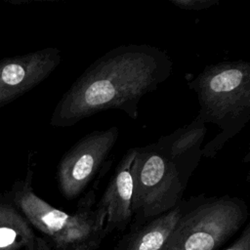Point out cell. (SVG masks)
I'll return each instance as SVG.
<instances>
[{
    "label": "cell",
    "instance_id": "7c38bea8",
    "mask_svg": "<svg viewBox=\"0 0 250 250\" xmlns=\"http://www.w3.org/2000/svg\"><path fill=\"white\" fill-rule=\"evenodd\" d=\"M176 7L188 11H201L219 3L218 0H170Z\"/></svg>",
    "mask_w": 250,
    "mask_h": 250
},
{
    "label": "cell",
    "instance_id": "30bf717a",
    "mask_svg": "<svg viewBox=\"0 0 250 250\" xmlns=\"http://www.w3.org/2000/svg\"><path fill=\"white\" fill-rule=\"evenodd\" d=\"M54 250L44 237L35 234L19 209L0 199V250Z\"/></svg>",
    "mask_w": 250,
    "mask_h": 250
},
{
    "label": "cell",
    "instance_id": "9c48e42d",
    "mask_svg": "<svg viewBox=\"0 0 250 250\" xmlns=\"http://www.w3.org/2000/svg\"><path fill=\"white\" fill-rule=\"evenodd\" d=\"M206 132V124L197 114L189 124L160 137L153 143L175 165L185 187H188V180L202 157V144Z\"/></svg>",
    "mask_w": 250,
    "mask_h": 250
},
{
    "label": "cell",
    "instance_id": "8fae6325",
    "mask_svg": "<svg viewBox=\"0 0 250 250\" xmlns=\"http://www.w3.org/2000/svg\"><path fill=\"white\" fill-rule=\"evenodd\" d=\"M194 196L182 200L172 210L140 226L125 238L120 250H160L181 216L191 205Z\"/></svg>",
    "mask_w": 250,
    "mask_h": 250
},
{
    "label": "cell",
    "instance_id": "5b68a950",
    "mask_svg": "<svg viewBox=\"0 0 250 250\" xmlns=\"http://www.w3.org/2000/svg\"><path fill=\"white\" fill-rule=\"evenodd\" d=\"M132 179L135 226L172 210L183 200L187 188L175 165L153 143L136 147Z\"/></svg>",
    "mask_w": 250,
    "mask_h": 250
},
{
    "label": "cell",
    "instance_id": "ba28073f",
    "mask_svg": "<svg viewBox=\"0 0 250 250\" xmlns=\"http://www.w3.org/2000/svg\"><path fill=\"white\" fill-rule=\"evenodd\" d=\"M135 152L136 147H131L123 155L95 207L104 220L105 234L124 229L133 219L132 164Z\"/></svg>",
    "mask_w": 250,
    "mask_h": 250
},
{
    "label": "cell",
    "instance_id": "3957f363",
    "mask_svg": "<svg viewBox=\"0 0 250 250\" xmlns=\"http://www.w3.org/2000/svg\"><path fill=\"white\" fill-rule=\"evenodd\" d=\"M33 172L15 182L10 191L13 204L28 223L45 235L54 250H98L104 232V220L94 208V190L83 196L73 214L55 208L32 188Z\"/></svg>",
    "mask_w": 250,
    "mask_h": 250
},
{
    "label": "cell",
    "instance_id": "6da1fadb",
    "mask_svg": "<svg viewBox=\"0 0 250 250\" xmlns=\"http://www.w3.org/2000/svg\"><path fill=\"white\" fill-rule=\"evenodd\" d=\"M172 72L170 57L155 46L115 47L93 62L70 85L55 106L50 124L69 127L110 109L136 119L143 97L156 90Z\"/></svg>",
    "mask_w": 250,
    "mask_h": 250
},
{
    "label": "cell",
    "instance_id": "277c9868",
    "mask_svg": "<svg viewBox=\"0 0 250 250\" xmlns=\"http://www.w3.org/2000/svg\"><path fill=\"white\" fill-rule=\"evenodd\" d=\"M248 218L245 202L234 196H194L160 250H216Z\"/></svg>",
    "mask_w": 250,
    "mask_h": 250
},
{
    "label": "cell",
    "instance_id": "8992f818",
    "mask_svg": "<svg viewBox=\"0 0 250 250\" xmlns=\"http://www.w3.org/2000/svg\"><path fill=\"white\" fill-rule=\"evenodd\" d=\"M119 128L93 131L78 140L61 158L57 180L66 199L77 197L94 179L117 143Z\"/></svg>",
    "mask_w": 250,
    "mask_h": 250
},
{
    "label": "cell",
    "instance_id": "52a82bcc",
    "mask_svg": "<svg viewBox=\"0 0 250 250\" xmlns=\"http://www.w3.org/2000/svg\"><path fill=\"white\" fill-rule=\"evenodd\" d=\"M61 61V51L55 47L0 61V108L39 85Z\"/></svg>",
    "mask_w": 250,
    "mask_h": 250
},
{
    "label": "cell",
    "instance_id": "7a4b0ae2",
    "mask_svg": "<svg viewBox=\"0 0 250 250\" xmlns=\"http://www.w3.org/2000/svg\"><path fill=\"white\" fill-rule=\"evenodd\" d=\"M188 87L197 96L200 118L221 130L202 147V156L212 158L250 119V62L237 60L206 65Z\"/></svg>",
    "mask_w": 250,
    "mask_h": 250
},
{
    "label": "cell",
    "instance_id": "4fadbf2b",
    "mask_svg": "<svg viewBox=\"0 0 250 250\" xmlns=\"http://www.w3.org/2000/svg\"><path fill=\"white\" fill-rule=\"evenodd\" d=\"M225 250H250V225H247L239 237Z\"/></svg>",
    "mask_w": 250,
    "mask_h": 250
}]
</instances>
